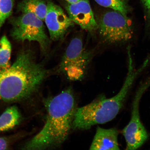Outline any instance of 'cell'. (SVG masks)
Returning a JSON list of instances; mask_svg holds the SVG:
<instances>
[{"label":"cell","mask_w":150,"mask_h":150,"mask_svg":"<svg viewBox=\"0 0 150 150\" xmlns=\"http://www.w3.org/2000/svg\"><path fill=\"white\" fill-rule=\"evenodd\" d=\"M117 129L97 127L96 132L90 146V150H119Z\"/></svg>","instance_id":"30bf717a"},{"label":"cell","mask_w":150,"mask_h":150,"mask_svg":"<svg viewBox=\"0 0 150 150\" xmlns=\"http://www.w3.org/2000/svg\"><path fill=\"white\" fill-rule=\"evenodd\" d=\"M18 10L22 13L31 12L44 21L47 4L42 0H24L18 5Z\"/></svg>","instance_id":"7c38bea8"},{"label":"cell","mask_w":150,"mask_h":150,"mask_svg":"<svg viewBox=\"0 0 150 150\" xmlns=\"http://www.w3.org/2000/svg\"><path fill=\"white\" fill-rule=\"evenodd\" d=\"M42 21L31 12L23 13L18 17L11 19L10 22L12 26L11 37L18 42H36L42 52L46 53L50 41L45 32Z\"/></svg>","instance_id":"5b68a950"},{"label":"cell","mask_w":150,"mask_h":150,"mask_svg":"<svg viewBox=\"0 0 150 150\" xmlns=\"http://www.w3.org/2000/svg\"><path fill=\"white\" fill-rule=\"evenodd\" d=\"M14 0H0V31L6 20L12 14Z\"/></svg>","instance_id":"9a60e30c"},{"label":"cell","mask_w":150,"mask_h":150,"mask_svg":"<svg viewBox=\"0 0 150 150\" xmlns=\"http://www.w3.org/2000/svg\"><path fill=\"white\" fill-rule=\"evenodd\" d=\"M48 74V71L35 61L31 50H22L12 65L0 70V103L18 102L30 97Z\"/></svg>","instance_id":"7a4b0ae2"},{"label":"cell","mask_w":150,"mask_h":150,"mask_svg":"<svg viewBox=\"0 0 150 150\" xmlns=\"http://www.w3.org/2000/svg\"><path fill=\"white\" fill-rule=\"evenodd\" d=\"M145 12V28L150 34V0H141Z\"/></svg>","instance_id":"2e32d148"},{"label":"cell","mask_w":150,"mask_h":150,"mask_svg":"<svg viewBox=\"0 0 150 150\" xmlns=\"http://www.w3.org/2000/svg\"><path fill=\"white\" fill-rule=\"evenodd\" d=\"M46 122L38 133L24 146L26 150H44L61 146L68 138L76 113L74 92L69 88L45 100Z\"/></svg>","instance_id":"6da1fadb"},{"label":"cell","mask_w":150,"mask_h":150,"mask_svg":"<svg viewBox=\"0 0 150 150\" xmlns=\"http://www.w3.org/2000/svg\"><path fill=\"white\" fill-rule=\"evenodd\" d=\"M12 47L7 37L4 35L0 39V70L10 66Z\"/></svg>","instance_id":"4fadbf2b"},{"label":"cell","mask_w":150,"mask_h":150,"mask_svg":"<svg viewBox=\"0 0 150 150\" xmlns=\"http://www.w3.org/2000/svg\"><path fill=\"white\" fill-rule=\"evenodd\" d=\"M21 115L16 106L7 108L0 116V132L11 130L19 124Z\"/></svg>","instance_id":"8fae6325"},{"label":"cell","mask_w":150,"mask_h":150,"mask_svg":"<svg viewBox=\"0 0 150 150\" xmlns=\"http://www.w3.org/2000/svg\"><path fill=\"white\" fill-rule=\"evenodd\" d=\"M101 6L117 11L127 16L130 11L126 0H95Z\"/></svg>","instance_id":"5bb4252c"},{"label":"cell","mask_w":150,"mask_h":150,"mask_svg":"<svg viewBox=\"0 0 150 150\" xmlns=\"http://www.w3.org/2000/svg\"><path fill=\"white\" fill-rule=\"evenodd\" d=\"M91 56V52L84 50L82 39L75 38L67 47L58 71L72 81L81 80L85 76Z\"/></svg>","instance_id":"8992f818"},{"label":"cell","mask_w":150,"mask_h":150,"mask_svg":"<svg viewBox=\"0 0 150 150\" xmlns=\"http://www.w3.org/2000/svg\"><path fill=\"white\" fill-rule=\"evenodd\" d=\"M122 108L119 99L115 96L107 98L101 95L88 104L77 108L72 128L87 130L94 125L108 122L117 116Z\"/></svg>","instance_id":"3957f363"},{"label":"cell","mask_w":150,"mask_h":150,"mask_svg":"<svg viewBox=\"0 0 150 150\" xmlns=\"http://www.w3.org/2000/svg\"><path fill=\"white\" fill-rule=\"evenodd\" d=\"M98 24L101 37L108 44H125L132 38L134 31L130 20L117 11L112 9L105 12Z\"/></svg>","instance_id":"277c9868"},{"label":"cell","mask_w":150,"mask_h":150,"mask_svg":"<svg viewBox=\"0 0 150 150\" xmlns=\"http://www.w3.org/2000/svg\"><path fill=\"white\" fill-rule=\"evenodd\" d=\"M66 8L69 18L82 29L91 33L98 29V23L95 19L89 0H80L76 3L69 4Z\"/></svg>","instance_id":"9c48e42d"},{"label":"cell","mask_w":150,"mask_h":150,"mask_svg":"<svg viewBox=\"0 0 150 150\" xmlns=\"http://www.w3.org/2000/svg\"><path fill=\"white\" fill-rule=\"evenodd\" d=\"M47 6L44 21L50 39L55 41L59 40L64 36L69 28L74 25V22L59 6L49 1Z\"/></svg>","instance_id":"ba28073f"},{"label":"cell","mask_w":150,"mask_h":150,"mask_svg":"<svg viewBox=\"0 0 150 150\" xmlns=\"http://www.w3.org/2000/svg\"><path fill=\"white\" fill-rule=\"evenodd\" d=\"M9 145L8 139L4 137H0V150L7 149Z\"/></svg>","instance_id":"e0dca14e"},{"label":"cell","mask_w":150,"mask_h":150,"mask_svg":"<svg viewBox=\"0 0 150 150\" xmlns=\"http://www.w3.org/2000/svg\"><path fill=\"white\" fill-rule=\"evenodd\" d=\"M150 86V76L140 84L135 96L130 121L123 129L122 132L126 142L127 150L139 149L149 137L147 130L140 121L139 107L142 96Z\"/></svg>","instance_id":"52a82bcc"},{"label":"cell","mask_w":150,"mask_h":150,"mask_svg":"<svg viewBox=\"0 0 150 150\" xmlns=\"http://www.w3.org/2000/svg\"><path fill=\"white\" fill-rule=\"evenodd\" d=\"M67 1L69 4H73L77 2L78 1H80V0H65Z\"/></svg>","instance_id":"ac0fdd59"}]
</instances>
